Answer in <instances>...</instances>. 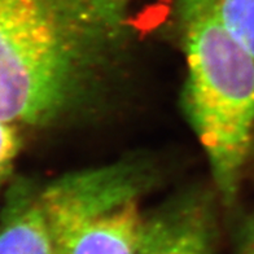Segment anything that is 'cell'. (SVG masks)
Here are the masks:
<instances>
[{
	"mask_svg": "<svg viewBox=\"0 0 254 254\" xmlns=\"http://www.w3.org/2000/svg\"><path fill=\"white\" fill-rule=\"evenodd\" d=\"M128 54L109 0H0V120L66 126L96 112Z\"/></svg>",
	"mask_w": 254,
	"mask_h": 254,
	"instance_id": "6da1fadb",
	"label": "cell"
},
{
	"mask_svg": "<svg viewBox=\"0 0 254 254\" xmlns=\"http://www.w3.org/2000/svg\"><path fill=\"white\" fill-rule=\"evenodd\" d=\"M186 80L182 107L204 149L215 193L234 206L254 144V59L222 26L207 0H179Z\"/></svg>",
	"mask_w": 254,
	"mask_h": 254,
	"instance_id": "7a4b0ae2",
	"label": "cell"
},
{
	"mask_svg": "<svg viewBox=\"0 0 254 254\" xmlns=\"http://www.w3.org/2000/svg\"><path fill=\"white\" fill-rule=\"evenodd\" d=\"M154 187L134 158L67 171L40 188L56 254H135L143 198Z\"/></svg>",
	"mask_w": 254,
	"mask_h": 254,
	"instance_id": "3957f363",
	"label": "cell"
},
{
	"mask_svg": "<svg viewBox=\"0 0 254 254\" xmlns=\"http://www.w3.org/2000/svg\"><path fill=\"white\" fill-rule=\"evenodd\" d=\"M213 193L188 188L144 215L135 254H214Z\"/></svg>",
	"mask_w": 254,
	"mask_h": 254,
	"instance_id": "277c9868",
	"label": "cell"
},
{
	"mask_svg": "<svg viewBox=\"0 0 254 254\" xmlns=\"http://www.w3.org/2000/svg\"><path fill=\"white\" fill-rule=\"evenodd\" d=\"M0 254H56L40 201V186L29 178L9 184L0 210Z\"/></svg>",
	"mask_w": 254,
	"mask_h": 254,
	"instance_id": "5b68a950",
	"label": "cell"
},
{
	"mask_svg": "<svg viewBox=\"0 0 254 254\" xmlns=\"http://www.w3.org/2000/svg\"><path fill=\"white\" fill-rule=\"evenodd\" d=\"M207 3L222 26L254 59V0H207Z\"/></svg>",
	"mask_w": 254,
	"mask_h": 254,
	"instance_id": "8992f818",
	"label": "cell"
},
{
	"mask_svg": "<svg viewBox=\"0 0 254 254\" xmlns=\"http://www.w3.org/2000/svg\"><path fill=\"white\" fill-rule=\"evenodd\" d=\"M20 147L21 139L17 126L0 120V190L13 171Z\"/></svg>",
	"mask_w": 254,
	"mask_h": 254,
	"instance_id": "52a82bcc",
	"label": "cell"
},
{
	"mask_svg": "<svg viewBox=\"0 0 254 254\" xmlns=\"http://www.w3.org/2000/svg\"><path fill=\"white\" fill-rule=\"evenodd\" d=\"M235 254H254V213L241 226Z\"/></svg>",
	"mask_w": 254,
	"mask_h": 254,
	"instance_id": "ba28073f",
	"label": "cell"
},
{
	"mask_svg": "<svg viewBox=\"0 0 254 254\" xmlns=\"http://www.w3.org/2000/svg\"><path fill=\"white\" fill-rule=\"evenodd\" d=\"M109 1H112V3L116 4L117 7H120V8H122V9H124L125 4L130 3V1H132V0H109Z\"/></svg>",
	"mask_w": 254,
	"mask_h": 254,
	"instance_id": "9c48e42d",
	"label": "cell"
},
{
	"mask_svg": "<svg viewBox=\"0 0 254 254\" xmlns=\"http://www.w3.org/2000/svg\"><path fill=\"white\" fill-rule=\"evenodd\" d=\"M252 156L254 157V144H253V152H252Z\"/></svg>",
	"mask_w": 254,
	"mask_h": 254,
	"instance_id": "30bf717a",
	"label": "cell"
}]
</instances>
